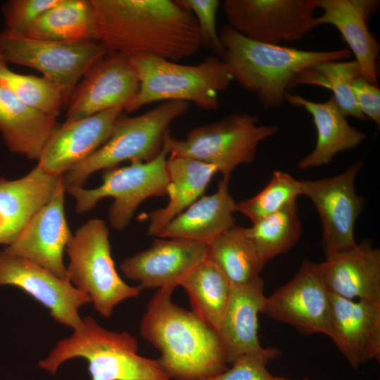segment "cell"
<instances>
[{"instance_id":"cell-36","label":"cell","mask_w":380,"mask_h":380,"mask_svg":"<svg viewBox=\"0 0 380 380\" xmlns=\"http://www.w3.org/2000/svg\"><path fill=\"white\" fill-rule=\"evenodd\" d=\"M60 0H11L1 8L5 23L3 33L21 36L47 10Z\"/></svg>"},{"instance_id":"cell-18","label":"cell","mask_w":380,"mask_h":380,"mask_svg":"<svg viewBox=\"0 0 380 380\" xmlns=\"http://www.w3.org/2000/svg\"><path fill=\"white\" fill-rule=\"evenodd\" d=\"M208 258L206 243L182 239L155 240L151 247L125 259L120 269L128 279L146 288L177 287Z\"/></svg>"},{"instance_id":"cell-20","label":"cell","mask_w":380,"mask_h":380,"mask_svg":"<svg viewBox=\"0 0 380 380\" xmlns=\"http://www.w3.org/2000/svg\"><path fill=\"white\" fill-rule=\"evenodd\" d=\"M329 292L354 300L380 304V251L364 240L318 263Z\"/></svg>"},{"instance_id":"cell-41","label":"cell","mask_w":380,"mask_h":380,"mask_svg":"<svg viewBox=\"0 0 380 380\" xmlns=\"http://www.w3.org/2000/svg\"><path fill=\"white\" fill-rule=\"evenodd\" d=\"M300 380H310V379H308V378H304V379H300Z\"/></svg>"},{"instance_id":"cell-21","label":"cell","mask_w":380,"mask_h":380,"mask_svg":"<svg viewBox=\"0 0 380 380\" xmlns=\"http://www.w3.org/2000/svg\"><path fill=\"white\" fill-rule=\"evenodd\" d=\"M317 3L322 13L315 17V26L326 24L334 26L354 54L361 76L378 86L376 59L380 46L370 33L367 21L377 11L379 1L317 0Z\"/></svg>"},{"instance_id":"cell-24","label":"cell","mask_w":380,"mask_h":380,"mask_svg":"<svg viewBox=\"0 0 380 380\" xmlns=\"http://www.w3.org/2000/svg\"><path fill=\"white\" fill-rule=\"evenodd\" d=\"M264 286L260 277L246 284L232 285L217 331L228 363L262 348L258 336V316L265 304Z\"/></svg>"},{"instance_id":"cell-27","label":"cell","mask_w":380,"mask_h":380,"mask_svg":"<svg viewBox=\"0 0 380 380\" xmlns=\"http://www.w3.org/2000/svg\"><path fill=\"white\" fill-rule=\"evenodd\" d=\"M166 168L169 201L165 207L149 213V236H158L171 220L199 198L218 172L215 165L185 157H170Z\"/></svg>"},{"instance_id":"cell-26","label":"cell","mask_w":380,"mask_h":380,"mask_svg":"<svg viewBox=\"0 0 380 380\" xmlns=\"http://www.w3.org/2000/svg\"><path fill=\"white\" fill-rule=\"evenodd\" d=\"M57 125L56 118L27 106L0 85V132L10 151L38 160Z\"/></svg>"},{"instance_id":"cell-6","label":"cell","mask_w":380,"mask_h":380,"mask_svg":"<svg viewBox=\"0 0 380 380\" xmlns=\"http://www.w3.org/2000/svg\"><path fill=\"white\" fill-rule=\"evenodd\" d=\"M189 103L164 101L134 117L120 116L108 140L87 158L63 175L66 189L84 187L89 176L115 167L123 161L148 162L163 149L170 125L189 109Z\"/></svg>"},{"instance_id":"cell-14","label":"cell","mask_w":380,"mask_h":380,"mask_svg":"<svg viewBox=\"0 0 380 380\" xmlns=\"http://www.w3.org/2000/svg\"><path fill=\"white\" fill-rule=\"evenodd\" d=\"M139 82L129 57L108 52L83 76L67 103L65 121L125 106L137 94Z\"/></svg>"},{"instance_id":"cell-17","label":"cell","mask_w":380,"mask_h":380,"mask_svg":"<svg viewBox=\"0 0 380 380\" xmlns=\"http://www.w3.org/2000/svg\"><path fill=\"white\" fill-rule=\"evenodd\" d=\"M123 111L122 108H111L57 125L37 165L48 174L63 175L108 140Z\"/></svg>"},{"instance_id":"cell-30","label":"cell","mask_w":380,"mask_h":380,"mask_svg":"<svg viewBox=\"0 0 380 380\" xmlns=\"http://www.w3.org/2000/svg\"><path fill=\"white\" fill-rule=\"evenodd\" d=\"M179 286L187 293L192 311L217 331L232 289L222 271L207 258Z\"/></svg>"},{"instance_id":"cell-37","label":"cell","mask_w":380,"mask_h":380,"mask_svg":"<svg viewBox=\"0 0 380 380\" xmlns=\"http://www.w3.org/2000/svg\"><path fill=\"white\" fill-rule=\"evenodd\" d=\"M177 1L194 16L203 44H207L222 57L224 49L216 27V15L220 1L217 0H177Z\"/></svg>"},{"instance_id":"cell-4","label":"cell","mask_w":380,"mask_h":380,"mask_svg":"<svg viewBox=\"0 0 380 380\" xmlns=\"http://www.w3.org/2000/svg\"><path fill=\"white\" fill-rule=\"evenodd\" d=\"M75 357L87 361L91 380H170L157 360L138 354L135 337L127 331L107 330L89 316L70 337L59 341L38 366L53 374Z\"/></svg>"},{"instance_id":"cell-19","label":"cell","mask_w":380,"mask_h":380,"mask_svg":"<svg viewBox=\"0 0 380 380\" xmlns=\"http://www.w3.org/2000/svg\"><path fill=\"white\" fill-rule=\"evenodd\" d=\"M330 336L350 366L380 360V304L330 293Z\"/></svg>"},{"instance_id":"cell-15","label":"cell","mask_w":380,"mask_h":380,"mask_svg":"<svg viewBox=\"0 0 380 380\" xmlns=\"http://www.w3.org/2000/svg\"><path fill=\"white\" fill-rule=\"evenodd\" d=\"M13 286L49 310L58 323L75 329L82 322L79 308L91 303L89 295L77 289L68 279H62L21 257L0 251V286Z\"/></svg>"},{"instance_id":"cell-29","label":"cell","mask_w":380,"mask_h":380,"mask_svg":"<svg viewBox=\"0 0 380 380\" xmlns=\"http://www.w3.org/2000/svg\"><path fill=\"white\" fill-rule=\"evenodd\" d=\"M208 258L224 274L232 286L248 284L260 277L265 267L246 232L234 225L208 244Z\"/></svg>"},{"instance_id":"cell-32","label":"cell","mask_w":380,"mask_h":380,"mask_svg":"<svg viewBox=\"0 0 380 380\" xmlns=\"http://www.w3.org/2000/svg\"><path fill=\"white\" fill-rule=\"evenodd\" d=\"M361 75L355 60L328 61L316 64L302 73L298 84L318 85L331 90L341 112L360 120H367L358 108L352 84Z\"/></svg>"},{"instance_id":"cell-28","label":"cell","mask_w":380,"mask_h":380,"mask_svg":"<svg viewBox=\"0 0 380 380\" xmlns=\"http://www.w3.org/2000/svg\"><path fill=\"white\" fill-rule=\"evenodd\" d=\"M18 37L67 43L97 41L91 3L90 0H60Z\"/></svg>"},{"instance_id":"cell-16","label":"cell","mask_w":380,"mask_h":380,"mask_svg":"<svg viewBox=\"0 0 380 380\" xmlns=\"http://www.w3.org/2000/svg\"><path fill=\"white\" fill-rule=\"evenodd\" d=\"M63 177L50 201L32 217L16 239L3 250L66 279L63 252L72 234L65 213Z\"/></svg>"},{"instance_id":"cell-13","label":"cell","mask_w":380,"mask_h":380,"mask_svg":"<svg viewBox=\"0 0 380 380\" xmlns=\"http://www.w3.org/2000/svg\"><path fill=\"white\" fill-rule=\"evenodd\" d=\"M269 317L305 335L330 336V293L318 263L303 260L294 277L266 297L262 311Z\"/></svg>"},{"instance_id":"cell-8","label":"cell","mask_w":380,"mask_h":380,"mask_svg":"<svg viewBox=\"0 0 380 380\" xmlns=\"http://www.w3.org/2000/svg\"><path fill=\"white\" fill-rule=\"evenodd\" d=\"M65 251L69 258L68 279L89 296L102 316L110 317L118 303L137 297L143 290L139 286L128 285L118 274L103 220L94 218L86 222L72 234Z\"/></svg>"},{"instance_id":"cell-1","label":"cell","mask_w":380,"mask_h":380,"mask_svg":"<svg viewBox=\"0 0 380 380\" xmlns=\"http://www.w3.org/2000/svg\"><path fill=\"white\" fill-rule=\"evenodd\" d=\"M96 40L108 52L177 62L203 45L196 19L177 0H90Z\"/></svg>"},{"instance_id":"cell-7","label":"cell","mask_w":380,"mask_h":380,"mask_svg":"<svg viewBox=\"0 0 380 380\" xmlns=\"http://www.w3.org/2000/svg\"><path fill=\"white\" fill-rule=\"evenodd\" d=\"M256 115L230 114L196 127L177 139L167 131L163 148L170 157H185L215 165L223 178L241 164L255 159L258 145L277 132L276 125H260Z\"/></svg>"},{"instance_id":"cell-5","label":"cell","mask_w":380,"mask_h":380,"mask_svg":"<svg viewBox=\"0 0 380 380\" xmlns=\"http://www.w3.org/2000/svg\"><path fill=\"white\" fill-rule=\"evenodd\" d=\"M139 82L137 94L124 110L132 113L148 103L179 101L192 102L205 110L219 107V93L234 81L229 66L217 56L195 65H182L158 57L129 56Z\"/></svg>"},{"instance_id":"cell-25","label":"cell","mask_w":380,"mask_h":380,"mask_svg":"<svg viewBox=\"0 0 380 380\" xmlns=\"http://www.w3.org/2000/svg\"><path fill=\"white\" fill-rule=\"evenodd\" d=\"M229 181L223 178L214 194L198 198L171 220L158 236L208 244L233 227L238 203L229 193Z\"/></svg>"},{"instance_id":"cell-23","label":"cell","mask_w":380,"mask_h":380,"mask_svg":"<svg viewBox=\"0 0 380 380\" xmlns=\"http://www.w3.org/2000/svg\"><path fill=\"white\" fill-rule=\"evenodd\" d=\"M285 98L286 102L302 107L311 115L317 132L315 146L298 162V169L327 165L336 154L355 148L366 139L364 132L348 123L332 96L324 102L309 101L289 92Z\"/></svg>"},{"instance_id":"cell-40","label":"cell","mask_w":380,"mask_h":380,"mask_svg":"<svg viewBox=\"0 0 380 380\" xmlns=\"http://www.w3.org/2000/svg\"><path fill=\"white\" fill-rule=\"evenodd\" d=\"M272 380H291L283 376H274Z\"/></svg>"},{"instance_id":"cell-12","label":"cell","mask_w":380,"mask_h":380,"mask_svg":"<svg viewBox=\"0 0 380 380\" xmlns=\"http://www.w3.org/2000/svg\"><path fill=\"white\" fill-rule=\"evenodd\" d=\"M362 160L331 177L300 180L302 195L315 206L322 226V245L326 256L351 249L357 245L355 225L364 206L355 189Z\"/></svg>"},{"instance_id":"cell-34","label":"cell","mask_w":380,"mask_h":380,"mask_svg":"<svg viewBox=\"0 0 380 380\" xmlns=\"http://www.w3.org/2000/svg\"><path fill=\"white\" fill-rule=\"evenodd\" d=\"M301 195L300 180L288 172L275 170L260 192L237 203V212L247 217L253 224L296 201Z\"/></svg>"},{"instance_id":"cell-11","label":"cell","mask_w":380,"mask_h":380,"mask_svg":"<svg viewBox=\"0 0 380 380\" xmlns=\"http://www.w3.org/2000/svg\"><path fill=\"white\" fill-rule=\"evenodd\" d=\"M317 0H225L229 25L246 37L270 44L300 39L314 28Z\"/></svg>"},{"instance_id":"cell-39","label":"cell","mask_w":380,"mask_h":380,"mask_svg":"<svg viewBox=\"0 0 380 380\" xmlns=\"http://www.w3.org/2000/svg\"><path fill=\"white\" fill-rule=\"evenodd\" d=\"M4 63H6V62L4 61V56H3L1 49V46H0V65L4 64Z\"/></svg>"},{"instance_id":"cell-3","label":"cell","mask_w":380,"mask_h":380,"mask_svg":"<svg viewBox=\"0 0 380 380\" xmlns=\"http://www.w3.org/2000/svg\"><path fill=\"white\" fill-rule=\"evenodd\" d=\"M218 32L224 49L222 59L233 80L268 109L285 103L288 90L298 84L305 70L322 62L351 56L348 49L308 51L255 41L229 25H222Z\"/></svg>"},{"instance_id":"cell-35","label":"cell","mask_w":380,"mask_h":380,"mask_svg":"<svg viewBox=\"0 0 380 380\" xmlns=\"http://www.w3.org/2000/svg\"><path fill=\"white\" fill-rule=\"evenodd\" d=\"M280 354L275 348H262L246 353L232 363V367L205 380H272L267 364Z\"/></svg>"},{"instance_id":"cell-2","label":"cell","mask_w":380,"mask_h":380,"mask_svg":"<svg viewBox=\"0 0 380 380\" xmlns=\"http://www.w3.org/2000/svg\"><path fill=\"white\" fill-rule=\"evenodd\" d=\"M175 289H158L147 305L141 334L160 351L156 360L170 379L215 376L228 368L220 335L195 312L172 301Z\"/></svg>"},{"instance_id":"cell-33","label":"cell","mask_w":380,"mask_h":380,"mask_svg":"<svg viewBox=\"0 0 380 380\" xmlns=\"http://www.w3.org/2000/svg\"><path fill=\"white\" fill-rule=\"evenodd\" d=\"M0 85L27 106L54 118L66 103L60 89L46 77L15 72L6 63L0 65Z\"/></svg>"},{"instance_id":"cell-10","label":"cell","mask_w":380,"mask_h":380,"mask_svg":"<svg viewBox=\"0 0 380 380\" xmlns=\"http://www.w3.org/2000/svg\"><path fill=\"white\" fill-rule=\"evenodd\" d=\"M6 63L34 68L56 84L66 103L86 72L108 51L98 41L67 43L0 33Z\"/></svg>"},{"instance_id":"cell-9","label":"cell","mask_w":380,"mask_h":380,"mask_svg":"<svg viewBox=\"0 0 380 380\" xmlns=\"http://www.w3.org/2000/svg\"><path fill=\"white\" fill-rule=\"evenodd\" d=\"M167 151L148 162H131L129 165L106 170L102 183L94 189L75 187L66 189L75 200V211L84 213L103 198L112 197L108 217L117 230L125 229L138 206L153 196L167 195L169 179L166 168Z\"/></svg>"},{"instance_id":"cell-22","label":"cell","mask_w":380,"mask_h":380,"mask_svg":"<svg viewBox=\"0 0 380 380\" xmlns=\"http://www.w3.org/2000/svg\"><path fill=\"white\" fill-rule=\"evenodd\" d=\"M63 175L38 165L23 177H0V244L12 243L32 217L53 197Z\"/></svg>"},{"instance_id":"cell-31","label":"cell","mask_w":380,"mask_h":380,"mask_svg":"<svg viewBox=\"0 0 380 380\" xmlns=\"http://www.w3.org/2000/svg\"><path fill=\"white\" fill-rule=\"evenodd\" d=\"M260 260L265 264L290 251L300 240L302 224L297 202L246 227Z\"/></svg>"},{"instance_id":"cell-38","label":"cell","mask_w":380,"mask_h":380,"mask_svg":"<svg viewBox=\"0 0 380 380\" xmlns=\"http://www.w3.org/2000/svg\"><path fill=\"white\" fill-rule=\"evenodd\" d=\"M352 89L359 109L367 119L380 126V89L361 75L354 80Z\"/></svg>"}]
</instances>
